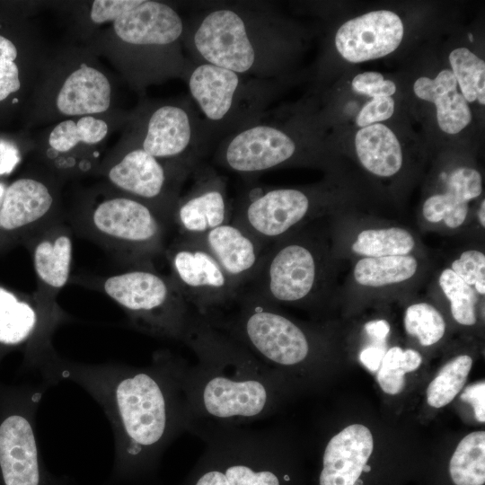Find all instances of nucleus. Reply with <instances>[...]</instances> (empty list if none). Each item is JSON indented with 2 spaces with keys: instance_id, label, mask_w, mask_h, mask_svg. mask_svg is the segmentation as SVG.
I'll return each mask as SVG.
<instances>
[{
  "instance_id": "nucleus-1",
  "label": "nucleus",
  "mask_w": 485,
  "mask_h": 485,
  "mask_svg": "<svg viewBox=\"0 0 485 485\" xmlns=\"http://www.w3.org/2000/svg\"><path fill=\"white\" fill-rule=\"evenodd\" d=\"M185 364L168 350L156 351L142 367L73 362L54 351L39 371L49 384L75 382L101 406L114 433L115 468L122 473L151 463L190 430L181 384Z\"/></svg>"
},
{
  "instance_id": "nucleus-2",
  "label": "nucleus",
  "mask_w": 485,
  "mask_h": 485,
  "mask_svg": "<svg viewBox=\"0 0 485 485\" xmlns=\"http://www.w3.org/2000/svg\"><path fill=\"white\" fill-rule=\"evenodd\" d=\"M183 343L196 356L193 366L186 362L181 378L191 427L247 425L274 411L279 374L228 333L196 314Z\"/></svg>"
},
{
  "instance_id": "nucleus-3",
  "label": "nucleus",
  "mask_w": 485,
  "mask_h": 485,
  "mask_svg": "<svg viewBox=\"0 0 485 485\" xmlns=\"http://www.w3.org/2000/svg\"><path fill=\"white\" fill-rule=\"evenodd\" d=\"M277 18L259 3H221L190 21L183 36L193 62L248 77L273 75L282 40Z\"/></svg>"
},
{
  "instance_id": "nucleus-4",
  "label": "nucleus",
  "mask_w": 485,
  "mask_h": 485,
  "mask_svg": "<svg viewBox=\"0 0 485 485\" xmlns=\"http://www.w3.org/2000/svg\"><path fill=\"white\" fill-rule=\"evenodd\" d=\"M74 233L111 253L128 268H154L163 256L171 222L146 203L124 194L104 198L65 216Z\"/></svg>"
},
{
  "instance_id": "nucleus-5",
  "label": "nucleus",
  "mask_w": 485,
  "mask_h": 485,
  "mask_svg": "<svg viewBox=\"0 0 485 485\" xmlns=\"http://www.w3.org/2000/svg\"><path fill=\"white\" fill-rule=\"evenodd\" d=\"M77 279L106 295L123 309L135 329L150 336L183 342L196 315L170 275L154 268L133 267Z\"/></svg>"
},
{
  "instance_id": "nucleus-6",
  "label": "nucleus",
  "mask_w": 485,
  "mask_h": 485,
  "mask_svg": "<svg viewBox=\"0 0 485 485\" xmlns=\"http://www.w3.org/2000/svg\"><path fill=\"white\" fill-rule=\"evenodd\" d=\"M203 151L207 144L258 120L266 110V79L248 77L207 63L190 64L184 75Z\"/></svg>"
},
{
  "instance_id": "nucleus-7",
  "label": "nucleus",
  "mask_w": 485,
  "mask_h": 485,
  "mask_svg": "<svg viewBox=\"0 0 485 485\" xmlns=\"http://www.w3.org/2000/svg\"><path fill=\"white\" fill-rule=\"evenodd\" d=\"M163 256L170 277L196 313L209 320L234 304L238 288L198 241L179 234L167 244Z\"/></svg>"
},
{
  "instance_id": "nucleus-8",
  "label": "nucleus",
  "mask_w": 485,
  "mask_h": 485,
  "mask_svg": "<svg viewBox=\"0 0 485 485\" xmlns=\"http://www.w3.org/2000/svg\"><path fill=\"white\" fill-rule=\"evenodd\" d=\"M319 263L313 247L299 241H281L267 248L260 264L240 291L267 304H295L313 293Z\"/></svg>"
},
{
  "instance_id": "nucleus-9",
  "label": "nucleus",
  "mask_w": 485,
  "mask_h": 485,
  "mask_svg": "<svg viewBox=\"0 0 485 485\" xmlns=\"http://www.w3.org/2000/svg\"><path fill=\"white\" fill-rule=\"evenodd\" d=\"M67 319L57 302L36 292L19 295L0 286V346L23 347L32 366L38 368L55 350L52 336Z\"/></svg>"
},
{
  "instance_id": "nucleus-10",
  "label": "nucleus",
  "mask_w": 485,
  "mask_h": 485,
  "mask_svg": "<svg viewBox=\"0 0 485 485\" xmlns=\"http://www.w3.org/2000/svg\"><path fill=\"white\" fill-rule=\"evenodd\" d=\"M195 168L163 163L137 147L111 165L107 178L124 195L147 204L172 224L180 186Z\"/></svg>"
},
{
  "instance_id": "nucleus-11",
  "label": "nucleus",
  "mask_w": 485,
  "mask_h": 485,
  "mask_svg": "<svg viewBox=\"0 0 485 485\" xmlns=\"http://www.w3.org/2000/svg\"><path fill=\"white\" fill-rule=\"evenodd\" d=\"M42 393L31 391L0 420V485H61L44 467L36 440L34 412Z\"/></svg>"
},
{
  "instance_id": "nucleus-12",
  "label": "nucleus",
  "mask_w": 485,
  "mask_h": 485,
  "mask_svg": "<svg viewBox=\"0 0 485 485\" xmlns=\"http://www.w3.org/2000/svg\"><path fill=\"white\" fill-rule=\"evenodd\" d=\"M312 208V197L304 190L255 189L233 207L231 222L267 247L305 220Z\"/></svg>"
},
{
  "instance_id": "nucleus-13",
  "label": "nucleus",
  "mask_w": 485,
  "mask_h": 485,
  "mask_svg": "<svg viewBox=\"0 0 485 485\" xmlns=\"http://www.w3.org/2000/svg\"><path fill=\"white\" fill-rule=\"evenodd\" d=\"M141 148L154 157L195 168L202 150L192 103L165 104L153 111Z\"/></svg>"
},
{
  "instance_id": "nucleus-14",
  "label": "nucleus",
  "mask_w": 485,
  "mask_h": 485,
  "mask_svg": "<svg viewBox=\"0 0 485 485\" xmlns=\"http://www.w3.org/2000/svg\"><path fill=\"white\" fill-rule=\"evenodd\" d=\"M194 183L189 192L180 197L172 216L180 235L197 236L231 221L225 181L213 169H194Z\"/></svg>"
},
{
  "instance_id": "nucleus-15",
  "label": "nucleus",
  "mask_w": 485,
  "mask_h": 485,
  "mask_svg": "<svg viewBox=\"0 0 485 485\" xmlns=\"http://www.w3.org/2000/svg\"><path fill=\"white\" fill-rule=\"evenodd\" d=\"M74 234L61 214L24 241L36 275L35 292L48 301L57 302V295L70 281Z\"/></svg>"
},
{
  "instance_id": "nucleus-16",
  "label": "nucleus",
  "mask_w": 485,
  "mask_h": 485,
  "mask_svg": "<svg viewBox=\"0 0 485 485\" xmlns=\"http://www.w3.org/2000/svg\"><path fill=\"white\" fill-rule=\"evenodd\" d=\"M61 215L56 197L43 181L21 178L6 188L0 206V238L25 241Z\"/></svg>"
},
{
  "instance_id": "nucleus-17",
  "label": "nucleus",
  "mask_w": 485,
  "mask_h": 485,
  "mask_svg": "<svg viewBox=\"0 0 485 485\" xmlns=\"http://www.w3.org/2000/svg\"><path fill=\"white\" fill-rule=\"evenodd\" d=\"M403 23L393 12L372 11L343 23L335 34L340 55L351 63L383 57L394 51L403 38Z\"/></svg>"
},
{
  "instance_id": "nucleus-18",
  "label": "nucleus",
  "mask_w": 485,
  "mask_h": 485,
  "mask_svg": "<svg viewBox=\"0 0 485 485\" xmlns=\"http://www.w3.org/2000/svg\"><path fill=\"white\" fill-rule=\"evenodd\" d=\"M189 237L211 253L239 291L256 273L267 249L231 221L203 234Z\"/></svg>"
},
{
  "instance_id": "nucleus-19",
  "label": "nucleus",
  "mask_w": 485,
  "mask_h": 485,
  "mask_svg": "<svg viewBox=\"0 0 485 485\" xmlns=\"http://www.w3.org/2000/svg\"><path fill=\"white\" fill-rule=\"evenodd\" d=\"M113 27L122 41L137 47H177L185 32V24L176 10L149 0H142L118 18Z\"/></svg>"
},
{
  "instance_id": "nucleus-20",
  "label": "nucleus",
  "mask_w": 485,
  "mask_h": 485,
  "mask_svg": "<svg viewBox=\"0 0 485 485\" xmlns=\"http://www.w3.org/2000/svg\"><path fill=\"white\" fill-rule=\"evenodd\" d=\"M373 447V436L361 424L349 425L333 436L323 452L320 485H353Z\"/></svg>"
},
{
  "instance_id": "nucleus-21",
  "label": "nucleus",
  "mask_w": 485,
  "mask_h": 485,
  "mask_svg": "<svg viewBox=\"0 0 485 485\" xmlns=\"http://www.w3.org/2000/svg\"><path fill=\"white\" fill-rule=\"evenodd\" d=\"M416 96L432 102L436 108L440 129L447 134L460 133L472 121V115L467 101L457 90V82L451 70H441L431 79L418 78L413 85Z\"/></svg>"
},
{
  "instance_id": "nucleus-22",
  "label": "nucleus",
  "mask_w": 485,
  "mask_h": 485,
  "mask_svg": "<svg viewBox=\"0 0 485 485\" xmlns=\"http://www.w3.org/2000/svg\"><path fill=\"white\" fill-rule=\"evenodd\" d=\"M110 84L99 70L82 64L64 82L57 106L65 115H84L107 110L110 104Z\"/></svg>"
},
{
  "instance_id": "nucleus-23",
  "label": "nucleus",
  "mask_w": 485,
  "mask_h": 485,
  "mask_svg": "<svg viewBox=\"0 0 485 485\" xmlns=\"http://www.w3.org/2000/svg\"><path fill=\"white\" fill-rule=\"evenodd\" d=\"M355 148L361 164L380 177L396 174L402 165V150L395 134L385 125L361 128L355 137Z\"/></svg>"
},
{
  "instance_id": "nucleus-24",
  "label": "nucleus",
  "mask_w": 485,
  "mask_h": 485,
  "mask_svg": "<svg viewBox=\"0 0 485 485\" xmlns=\"http://www.w3.org/2000/svg\"><path fill=\"white\" fill-rule=\"evenodd\" d=\"M417 269V260L410 255L366 257L357 261L353 274L358 284L377 287L408 280Z\"/></svg>"
},
{
  "instance_id": "nucleus-25",
  "label": "nucleus",
  "mask_w": 485,
  "mask_h": 485,
  "mask_svg": "<svg viewBox=\"0 0 485 485\" xmlns=\"http://www.w3.org/2000/svg\"><path fill=\"white\" fill-rule=\"evenodd\" d=\"M455 485H483L485 482V432L475 431L458 444L449 465Z\"/></svg>"
},
{
  "instance_id": "nucleus-26",
  "label": "nucleus",
  "mask_w": 485,
  "mask_h": 485,
  "mask_svg": "<svg viewBox=\"0 0 485 485\" xmlns=\"http://www.w3.org/2000/svg\"><path fill=\"white\" fill-rule=\"evenodd\" d=\"M415 240L405 229L390 227L360 232L351 246L352 251L366 257L408 255Z\"/></svg>"
},
{
  "instance_id": "nucleus-27",
  "label": "nucleus",
  "mask_w": 485,
  "mask_h": 485,
  "mask_svg": "<svg viewBox=\"0 0 485 485\" xmlns=\"http://www.w3.org/2000/svg\"><path fill=\"white\" fill-rule=\"evenodd\" d=\"M108 133L105 121L92 116H84L76 123L68 119L57 125L48 137V144L53 151L48 155L57 159L58 153H66L79 142L96 144L101 142Z\"/></svg>"
},
{
  "instance_id": "nucleus-28",
  "label": "nucleus",
  "mask_w": 485,
  "mask_h": 485,
  "mask_svg": "<svg viewBox=\"0 0 485 485\" xmlns=\"http://www.w3.org/2000/svg\"><path fill=\"white\" fill-rule=\"evenodd\" d=\"M449 63L461 93L467 102L485 104V63L467 48H454Z\"/></svg>"
},
{
  "instance_id": "nucleus-29",
  "label": "nucleus",
  "mask_w": 485,
  "mask_h": 485,
  "mask_svg": "<svg viewBox=\"0 0 485 485\" xmlns=\"http://www.w3.org/2000/svg\"><path fill=\"white\" fill-rule=\"evenodd\" d=\"M472 366V358L467 355L447 362L428 387V403L434 408L450 403L465 384Z\"/></svg>"
},
{
  "instance_id": "nucleus-30",
  "label": "nucleus",
  "mask_w": 485,
  "mask_h": 485,
  "mask_svg": "<svg viewBox=\"0 0 485 485\" xmlns=\"http://www.w3.org/2000/svg\"><path fill=\"white\" fill-rule=\"evenodd\" d=\"M421 362V355L414 349L391 348L384 353L377 373L381 389L391 395L400 393L405 384V374L418 369Z\"/></svg>"
},
{
  "instance_id": "nucleus-31",
  "label": "nucleus",
  "mask_w": 485,
  "mask_h": 485,
  "mask_svg": "<svg viewBox=\"0 0 485 485\" xmlns=\"http://www.w3.org/2000/svg\"><path fill=\"white\" fill-rule=\"evenodd\" d=\"M439 285L450 301L454 319L463 325L475 324L477 304L475 290L451 269H445L442 271L439 277Z\"/></svg>"
},
{
  "instance_id": "nucleus-32",
  "label": "nucleus",
  "mask_w": 485,
  "mask_h": 485,
  "mask_svg": "<svg viewBox=\"0 0 485 485\" xmlns=\"http://www.w3.org/2000/svg\"><path fill=\"white\" fill-rule=\"evenodd\" d=\"M404 326L406 331L417 337L422 346L438 342L445 331V322L441 313L427 303L414 304L407 308Z\"/></svg>"
},
{
  "instance_id": "nucleus-33",
  "label": "nucleus",
  "mask_w": 485,
  "mask_h": 485,
  "mask_svg": "<svg viewBox=\"0 0 485 485\" xmlns=\"http://www.w3.org/2000/svg\"><path fill=\"white\" fill-rule=\"evenodd\" d=\"M482 191V180L480 172L469 167L455 169L446 181L445 194L456 204L467 205L478 198Z\"/></svg>"
},
{
  "instance_id": "nucleus-34",
  "label": "nucleus",
  "mask_w": 485,
  "mask_h": 485,
  "mask_svg": "<svg viewBox=\"0 0 485 485\" xmlns=\"http://www.w3.org/2000/svg\"><path fill=\"white\" fill-rule=\"evenodd\" d=\"M16 57L14 44L0 35V101L20 89L19 70L14 63Z\"/></svg>"
},
{
  "instance_id": "nucleus-35",
  "label": "nucleus",
  "mask_w": 485,
  "mask_h": 485,
  "mask_svg": "<svg viewBox=\"0 0 485 485\" xmlns=\"http://www.w3.org/2000/svg\"><path fill=\"white\" fill-rule=\"evenodd\" d=\"M451 269L467 285L485 284V255L477 250L463 251L454 260Z\"/></svg>"
},
{
  "instance_id": "nucleus-36",
  "label": "nucleus",
  "mask_w": 485,
  "mask_h": 485,
  "mask_svg": "<svg viewBox=\"0 0 485 485\" xmlns=\"http://www.w3.org/2000/svg\"><path fill=\"white\" fill-rule=\"evenodd\" d=\"M352 88L359 93L373 98L391 97L396 92V85L391 80H384L377 72H365L357 75L352 80Z\"/></svg>"
},
{
  "instance_id": "nucleus-37",
  "label": "nucleus",
  "mask_w": 485,
  "mask_h": 485,
  "mask_svg": "<svg viewBox=\"0 0 485 485\" xmlns=\"http://www.w3.org/2000/svg\"><path fill=\"white\" fill-rule=\"evenodd\" d=\"M395 103L392 97L373 98L366 102L357 116L356 123L365 128L390 119L394 112Z\"/></svg>"
},
{
  "instance_id": "nucleus-38",
  "label": "nucleus",
  "mask_w": 485,
  "mask_h": 485,
  "mask_svg": "<svg viewBox=\"0 0 485 485\" xmlns=\"http://www.w3.org/2000/svg\"><path fill=\"white\" fill-rule=\"evenodd\" d=\"M142 0H95L91 8L90 17L95 23L116 21L127 12L135 8Z\"/></svg>"
},
{
  "instance_id": "nucleus-39",
  "label": "nucleus",
  "mask_w": 485,
  "mask_h": 485,
  "mask_svg": "<svg viewBox=\"0 0 485 485\" xmlns=\"http://www.w3.org/2000/svg\"><path fill=\"white\" fill-rule=\"evenodd\" d=\"M461 400L472 405L479 422H485V382L481 381L465 388Z\"/></svg>"
},
{
  "instance_id": "nucleus-40",
  "label": "nucleus",
  "mask_w": 485,
  "mask_h": 485,
  "mask_svg": "<svg viewBox=\"0 0 485 485\" xmlns=\"http://www.w3.org/2000/svg\"><path fill=\"white\" fill-rule=\"evenodd\" d=\"M21 160L19 149L13 143L0 140V176L10 174Z\"/></svg>"
},
{
  "instance_id": "nucleus-41",
  "label": "nucleus",
  "mask_w": 485,
  "mask_h": 485,
  "mask_svg": "<svg viewBox=\"0 0 485 485\" xmlns=\"http://www.w3.org/2000/svg\"><path fill=\"white\" fill-rule=\"evenodd\" d=\"M384 351L377 347H367L359 355L360 362L371 372L380 368Z\"/></svg>"
},
{
  "instance_id": "nucleus-42",
  "label": "nucleus",
  "mask_w": 485,
  "mask_h": 485,
  "mask_svg": "<svg viewBox=\"0 0 485 485\" xmlns=\"http://www.w3.org/2000/svg\"><path fill=\"white\" fill-rule=\"evenodd\" d=\"M365 330L369 336L383 340L390 331V325L384 320L371 321L366 323Z\"/></svg>"
},
{
  "instance_id": "nucleus-43",
  "label": "nucleus",
  "mask_w": 485,
  "mask_h": 485,
  "mask_svg": "<svg viewBox=\"0 0 485 485\" xmlns=\"http://www.w3.org/2000/svg\"><path fill=\"white\" fill-rule=\"evenodd\" d=\"M479 221L482 227L485 226V200L482 199L481 207L478 213Z\"/></svg>"
},
{
  "instance_id": "nucleus-44",
  "label": "nucleus",
  "mask_w": 485,
  "mask_h": 485,
  "mask_svg": "<svg viewBox=\"0 0 485 485\" xmlns=\"http://www.w3.org/2000/svg\"><path fill=\"white\" fill-rule=\"evenodd\" d=\"M5 190H6V188L4 187V185L0 183V206H1L2 200L4 198Z\"/></svg>"
},
{
  "instance_id": "nucleus-45",
  "label": "nucleus",
  "mask_w": 485,
  "mask_h": 485,
  "mask_svg": "<svg viewBox=\"0 0 485 485\" xmlns=\"http://www.w3.org/2000/svg\"><path fill=\"white\" fill-rule=\"evenodd\" d=\"M371 471V466L370 465H367L366 464L364 467H363V470L362 472H368Z\"/></svg>"
},
{
  "instance_id": "nucleus-46",
  "label": "nucleus",
  "mask_w": 485,
  "mask_h": 485,
  "mask_svg": "<svg viewBox=\"0 0 485 485\" xmlns=\"http://www.w3.org/2000/svg\"><path fill=\"white\" fill-rule=\"evenodd\" d=\"M353 485H364V483L360 479H357Z\"/></svg>"
},
{
  "instance_id": "nucleus-47",
  "label": "nucleus",
  "mask_w": 485,
  "mask_h": 485,
  "mask_svg": "<svg viewBox=\"0 0 485 485\" xmlns=\"http://www.w3.org/2000/svg\"><path fill=\"white\" fill-rule=\"evenodd\" d=\"M17 101H18V100H17V99H14V100L13 101V102H17Z\"/></svg>"
}]
</instances>
